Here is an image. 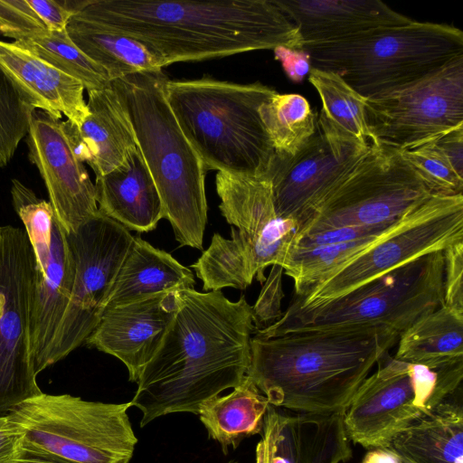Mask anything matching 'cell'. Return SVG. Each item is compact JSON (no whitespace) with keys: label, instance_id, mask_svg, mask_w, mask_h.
<instances>
[{"label":"cell","instance_id":"cell-32","mask_svg":"<svg viewBox=\"0 0 463 463\" xmlns=\"http://www.w3.org/2000/svg\"><path fill=\"white\" fill-rule=\"evenodd\" d=\"M231 237L228 240L214 233L208 249L192 265L205 291L223 288L245 289L255 278L248 250L234 227Z\"/></svg>","mask_w":463,"mask_h":463},{"label":"cell","instance_id":"cell-41","mask_svg":"<svg viewBox=\"0 0 463 463\" xmlns=\"http://www.w3.org/2000/svg\"><path fill=\"white\" fill-rule=\"evenodd\" d=\"M21 450V430L8 413L0 415V463H11Z\"/></svg>","mask_w":463,"mask_h":463},{"label":"cell","instance_id":"cell-1","mask_svg":"<svg viewBox=\"0 0 463 463\" xmlns=\"http://www.w3.org/2000/svg\"><path fill=\"white\" fill-rule=\"evenodd\" d=\"M176 310L130 401L142 412L140 427L176 412L198 414L200 405L235 388L250 364L255 331L251 306L220 291H175Z\"/></svg>","mask_w":463,"mask_h":463},{"label":"cell","instance_id":"cell-25","mask_svg":"<svg viewBox=\"0 0 463 463\" xmlns=\"http://www.w3.org/2000/svg\"><path fill=\"white\" fill-rule=\"evenodd\" d=\"M194 284L190 269L166 251L134 237L104 310L164 292L194 288Z\"/></svg>","mask_w":463,"mask_h":463},{"label":"cell","instance_id":"cell-12","mask_svg":"<svg viewBox=\"0 0 463 463\" xmlns=\"http://www.w3.org/2000/svg\"><path fill=\"white\" fill-rule=\"evenodd\" d=\"M372 146L410 149L463 128V56L406 86L366 99Z\"/></svg>","mask_w":463,"mask_h":463},{"label":"cell","instance_id":"cell-6","mask_svg":"<svg viewBox=\"0 0 463 463\" xmlns=\"http://www.w3.org/2000/svg\"><path fill=\"white\" fill-rule=\"evenodd\" d=\"M312 68L339 75L366 99L412 83L463 56V33L451 25L411 23L348 38L304 44Z\"/></svg>","mask_w":463,"mask_h":463},{"label":"cell","instance_id":"cell-46","mask_svg":"<svg viewBox=\"0 0 463 463\" xmlns=\"http://www.w3.org/2000/svg\"><path fill=\"white\" fill-rule=\"evenodd\" d=\"M227 463H238V462H237L236 460H234V459H232V460H230V461H229V462H227Z\"/></svg>","mask_w":463,"mask_h":463},{"label":"cell","instance_id":"cell-45","mask_svg":"<svg viewBox=\"0 0 463 463\" xmlns=\"http://www.w3.org/2000/svg\"><path fill=\"white\" fill-rule=\"evenodd\" d=\"M402 457V463H416L415 461L411 460V458L401 456Z\"/></svg>","mask_w":463,"mask_h":463},{"label":"cell","instance_id":"cell-29","mask_svg":"<svg viewBox=\"0 0 463 463\" xmlns=\"http://www.w3.org/2000/svg\"><path fill=\"white\" fill-rule=\"evenodd\" d=\"M269 405L267 398L246 376L230 393L204 401L197 415L209 438L218 442L227 455L230 447L236 449L246 438L261 433Z\"/></svg>","mask_w":463,"mask_h":463},{"label":"cell","instance_id":"cell-35","mask_svg":"<svg viewBox=\"0 0 463 463\" xmlns=\"http://www.w3.org/2000/svg\"><path fill=\"white\" fill-rule=\"evenodd\" d=\"M399 153L432 194H462L463 175L455 170L436 141Z\"/></svg>","mask_w":463,"mask_h":463},{"label":"cell","instance_id":"cell-24","mask_svg":"<svg viewBox=\"0 0 463 463\" xmlns=\"http://www.w3.org/2000/svg\"><path fill=\"white\" fill-rule=\"evenodd\" d=\"M94 185L99 212L128 231H153L163 218L158 191L138 147L124 165L96 177Z\"/></svg>","mask_w":463,"mask_h":463},{"label":"cell","instance_id":"cell-39","mask_svg":"<svg viewBox=\"0 0 463 463\" xmlns=\"http://www.w3.org/2000/svg\"><path fill=\"white\" fill-rule=\"evenodd\" d=\"M34 12L50 32L66 31L71 17L81 8L84 0H28Z\"/></svg>","mask_w":463,"mask_h":463},{"label":"cell","instance_id":"cell-42","mask_svg":"<svg viewBox=\"0 0 463 463\" xmlns=\"http://www.w3.org/2000/svg\"><path fill=\"white\" fill-rule=\"evenodd\" d=\"M436 143L449 158L455 170L463 175V128L441 137Z\"/></svg>","mask_w":463,"mask_h":463},{"label":"cell","instance_id":"cell-3","mask_svg":"<svg viewBox=\"0 0 463 463\" xmlns=\"http://www.w3.org/2000/svg\"><path fill=\"white\" fill-rule=\"evenodd\" d=\"M400 334L383 326L251 337L246 376L274 407L344 414L354 392Z\"/></svg>","mask_w":463,"mask_h":463},{"label":"cell","instance_id":"cell-23","mask_svg":"<svg viewBox=\"0 0 463 463\" xmlns=\"http://www.w3.org/2000/svg\"><path fill=\"white\" fill-rule=\"evenodd\" d=\"M0 66L36 109L78 127L89 114L83 85L16 42L0 40Z\"/></svg>","mask_w":463,"mask_h":463},{"label":"cell","instance_id":"cell-44","mask_svg":"<svg viewBox=\"0 0 463 463\" xmlns=\"http://www.w3.org/2000/svg\"><path fill=\"white\" fill-rule=\"evenodd\" d=\"M11 463H71L61 458L22 449Z\"/></svg>","mask_w":463,"mask_h":463},{"label":"cell","instance_id":"cell-31","mask_svg":"<svg viewBox=\"0 0 463 463\" xmlns=\"http://www.w3.org/2000/svg\"><path fill=\"white\" fill-rule=\"evenodd\" d=\"M274 152L293 156L317 129V118L307 99L297 93L276 92L260 109Z\"/></svg>","mask_w":463,"mask_h":463},{"label":"cell","instance_id":"cell-20","mask_svg":"<svg viewBox=\"0 0 463 463\" xmlns=\"http://www.w3.org/2000/svg\"><path fill=\"white\" fill-rule=\"evenodd\" d=\"M176 310L175 291L105 309L85 343L115 356L137 383L157 351Z\"/></svg>","mask_w":463,"mask_h":463},{"label":"cell","instance_id":"cell-11","mask_svg":"<svg viewBox=\"0 0 463 463\" xmlns=\"http://www.w3.org/2000/svg\"><path fill=\"white\" fill-rule=\"evenodd\" d=\"M431 195L398 150L372 146L295 236L333 228L391 225Z\"/></svg>","mask_w":463,"mask_h":463},{"label":"cell","instance_id":"cell-14","mask_svg":"<svg viewBox=\"0 0 463 463\" xmlns=\"http://www.w3.org/2000/svg\"><path fill=\"white\" fill-rule=\"evenodd\" d=\"M67 236L75 274L52 344L49 366L69 355L92 333L134 240L127 228L99 212Z\"/></svg>","mask_w":463,"mask_h":463},{"label":"cell","instance_id":"cell-18","mask_svg":"<svg viewBox=\"0 0 463 463\" xmlns=\"http://www.w3.org/2000/svg\"><path fill=\"white\" fill-rule=\"evenodd\" d=\"M215 184L220 211L227 222L237 228L256 279L263 284L264 270L269 266L281 265L298 226L278 215L267 175L252 176L218 171Z\"/></svg>","mask_w":463,"mask_h":463},{"label":"cell","instance_id":"cell-34","mask_svg":"<svg viewBox=\"0 0 463 463\" xmlns=\"http://www.w3.org/2000/svg\"><path fill=\"white\" fill-rule=\"evenodd\" d=\"M36 109L0 66V167L14 156L26 137Z\"/></svg>","mask_w":463,"mask_h":463},{"label":"cell","instance_id":"cell-19","mask_svg":"<svg viewBox=\"0 0 463 463\" xmlns=\"http://www.w3.org/2000/svg\"><path fill=\"white\" fill-rule=\"evenodd\" d=\"M255 463H345L352 457L343 414L319 415L269 405Z\"/></svg>","mask_w":463,"mask_h":463},{"label":"cell","instance_id":"cell-22","mask_svg":"<svg viewBox=\"0 0 463 463\" xmlns=\"http://www.w3.org/2000/svg\"><path fill=\"white\" fill-rule=\"evenodd\" d=\"M89 114L80 127L63 121L75 156L96 177L125 164L137 146L128 118L109 86L88 91Z\"/></svg>","mask_w":463,"mask_h":463},{"label":"cell","instance_id":"cell-21","mask_svg":"<svg viewBox=\"0 0 463 463\" xmlns=\"http://www.w3.org/2000/svg\"><path fill=\"white\" fill-rule=\"evenodd\" d=\"M297 26L304 44L334 42L412 20L379 0H272Z\"/></svg>","mask_w":463,"mask_h":463},{"label":"cell","instance_id":"cell-17","mask_svg":"<svg viewBox=\"0 0 463 463\" xmlns=\"http://www.w3.org/2000/svg\"><path fill=\"white\" fill-rule=\"evenodd\" d=\"M29 160L44 182L54 213L67 233L99 213L95 185L75 156L63 121L35 109L26 135Z\"/></svg>","mask_w":463,"mask_h":463},{"label":"cell","instance_id":"cell-43","mask_svg":"<svg viewBox=\"0 0 463 463\" xmlns=\"http://www.w3.org/2000/svg\"><path fill=\"white\" fill-rule=\"evenodd\" d=\"M361 463H402V457L392 447L371 449Z\"/></svg>","mask_w":463,"mask_h":463},{"label":"cell","instance_id":"cell-13","mask_svg":"<svg viewBox=\"0 0 463 463\" xmlns=\"http://www.w3.org/2000/svg\"><path fill=\"white\" fill-rule=\"evenodd\" d=\"M11 196L34 257L31 347L38 374L49 367L52 344L71 297L75 262L67 232L49 201L17 179L12 180Z\"/></svg>","mask_w":463,"mask_h":463},{"label":"cell","instance_id":"cell-40","mask_svg":"<svg viewBox=\"0 0 463 463\" xmlns=\"http://www.w3.org/2000/svg\"><path fill=\"white\" fill-rule=\"evenodd\" d=\"M275 59L281 63L284 72L293 82H301L312 68L309 55L303 49L279 46L273 50Z\"/></svg>","mask_w":463,"mask_h":463},{"label":"cell","instance_id":"cell-30","mask_svg":"<svg viewBox=\"0 0 463 463\" xmlns=\"http://www.w3.org/2000/svg\"><path fill=\"white\" fill-rule=\"evenodd\" d=\"M394 358L439 368L463 361V315L440 306L400 334Z\"/></svg>","mask_w":463,"mask_h":463},{"label":"cell","instance_id":"cell-28","mask_svg":"<svg viewBox=\"0 0 463 463\" xmlns=\"http://www.w3.org/2000/svg\"><path fill=\"white\" fill-rule=\"evenodd\" d=\"M66 32L74 44L107 71L111 80L165 67L161 56L129 36L73 15Z\"/></svg>","mask_w":463,"mask_h":463},{"label":"cell","instance_id":"cell-26","mask_svg":"<svg viewBox=\"0 0 463 463\" xmlns=\"http://www.w3.org/2000/svg\"><path fill=\"white\" fill-rule=\"evenodd\" d=\"M391 447L416 463H463V410L448 399L411 423Z\"/></svg>","mask_w":463,"mask_h":463},{"label":"cell","instance_id":"cell-2","mask_svg":"<svg viewBox=\"0 0 463 463\" xmlns=\"http://www.w3.org/2000/svg\"><path fill=\"white\" fill-rule=\"evenodd\" d=\"M74 15L143 43L165 66L303 46L297 26L272 0H84Z\"/></svg>","mask_w":463,"mask_h":463},{"label":"cell","instance_id":"cell-15","mask_svg":"<svg viewBox=\"0 0 463 463\" xmlns=\"http://www.w3.org/2000/svg\"><path fill=\"white\" fill-rule=\"evenodd\" d=\"M33 284L24 229L0 224V415L43 393L31 347Z\"/></svg>","mask_w":463,"mask_h":463},{"label":"cell","instance_id":"cell-9","mask_svg":"<svg viewBox=\"0 0 463 463\" xmlns=\"http://www.w3.org/2000/svg\"><path fill=\"white\" fill-rule=\"evenodd\" d=\"M377 364L343 414L349 440L368 449L391 447L401 432L454 393L463 379V361L430 368L386 353Z\"/></svg>","mask_w":463,"mask_h":463},{"label":"cell","instance_id":"cell-8","mask_svg":"<svg viewBox=\"0 0 463 463\" xmlns=\"http://www.w3.org/2000/svg\"><path fill=\"white\" fill-rule=\"evenodd\" d=\"M131 402H90L70 394L26 400L8 414L22 432V449L71 463H129L137 438Z\"/></svg>","mask_w":463,"mask_h":463},{"label":"cell","instance_id":"cell-27","mask_svg":"<svg viewBox=\"0 0 463 463\" xmlns=\"http://www.w3.org/2000/svg\"><path fill=\"white\" fill-rule=\"evenodd\" d=\"M308 81L321 99L317 127L325 138L336 146H371L372 137L365 116L366 98L329 71L311 68Z\"/></svg>","mask_w":463,"mask_h":463},{"label":"cell","instance_id":"cell-7","mask_svg":"<svg viewBox=\"0 0 463 463\" xmlns=\"http://www.w3.org/2000/svg\"><path fill=\"white\" fill-rule=\"evenodd\" d=\"M443 251L418 258L323 305H289L255 337L290 332L383 326L401 334L443 304Z\"/></svg>","mask_w":463,"mask_h":463},{"label":"cell","instance_id":"cell-16","mask_svg":"<svg viewBox=\"0 0 463 463\" xmlns=\"http://www.w3.org/2000/svg\"><path fill=\"white\" fill-rule=\"evenodd\" d=\"M371 147L334 145L317 127L295 156L274 153L266 175L271 183L278 215L295 222L298 231L353 173Z\"/></svg>","mask_w":463,"mask_h":463},{"label":"cell","instance_id":"cell-38","mask_svg":"<svg viewBox=\"0 0 463 463\" xmlns=\"http://www.w3.org/2000/svg\"><path fill=\"white\" fill-rule=\"evenodd\" d=\"M443 306L463 315V241L443 250Z\"/></svg>","mask_w":463,"mask_h":463},{"label":"cell","instance_id":"cell-4","mask_svg":"<svg viewBox=\"0 0 463 463\" xmlns=\"http://www.w3.org/2000/svg\"><path fill=\"white\" fill-rule=\"evenodd\" d=\"M162 70L110 81L158 191L163 218L180 246L203 250L207 222L206 169L187 141L165 96Z\"/></svg>","mask_w":463,"mask_h":463},{"label":"cell","instance_id":"cell-5","mask_svg":"<svg viewBox=\"0 0 463 463\" xmlns=\"http://www.w3.org/2000/svg\"><path fill=\"white\" fill-rule=\"evenodd\" d=\"M276 92L260 81L209 77L165 84L166 101L206 171L252 176L267 174L275 153L260 109Z\"/></svg>","mask_w":463,"mask_h":463},{"label":"cell","instance_id":"cell-33","mask_svg":"<svg viewBox=\"0 0 463 463\" xmlns=\"http://www.w3.org/2000/svg\"><path fill=\"white\" fill-rule=\"evenodd\" d=\"M16 43L55 69L80 81L87 91L101 90L110 84L111 80L107 71L84 54L71 40L66 31H48Z\"/></svg>","mask_w":463,"mask_h":463},{"label":"cell","instance_id":"cell-36","mask_svg":"<svg viewBox=\"0 0 463 463\" xmlns=\"http://www.w3.org/2000/svg\"><path fill=\"white\" fill-rule=\"evenodd\" d=\"M48 32L28 0H0V33L20 42Z\"/></svg>","mask_w":463,"mask_h":463},{"label":"cell","instance_id":"cell-37","mask_svg":"<svg viewBox=\"0 0 463 463\" xmlns=\"http://www.w3.org/2000/svg\"><path fill=\"white\" fill-rule=\"evenodd\" d=\"M283 268L272 265L270 272L262 284L254 306L251 307L252 322L255 331L262 330L279 320L283 312L281 302L284 298L282 288Z\"/></svg>","mask_w":463,"mask_h":463},{"label":"cell","instance_id":"cell-10","mask_svg":"<svg viewBox=\"0 0 463 463\" xmlns=\"http://www.w3.org/2000/svg\"><path fill=\"white\" fill-rule=\"evenodd\" d=\"M463 241V194H432L407 213L388 233L290 305L313 307L424 255Z\"/></svg>","mask_w":463,"mask_h":463}]
</instances>
